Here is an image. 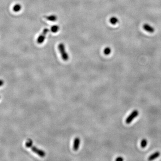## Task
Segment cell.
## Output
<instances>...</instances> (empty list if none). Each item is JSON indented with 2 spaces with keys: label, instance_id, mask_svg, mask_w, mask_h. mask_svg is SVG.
Here are the masks:
<instances>
[{
  "label": "cell",
  "instance_id": "13",
  "mask_svg": "<svg viewBox=\"0 0 161 161\" xmlns=\"http://www.w3.org/2000/svg\"><path fill=\"white\" fill-rule=\"evenodd\" d=\"M111 51V49L109 48V47H107V48H106L104 49V54L106 55H108L110 54Z\"/></svg>",
  "mask_w": 161,
  "mask_h": 161
},
{
  "label": "cell",
  "instance_id": "16",
  "mask_svg": "<svg viewBox=\"0 0 161 161\" xmlns=\"http://www.w3.org/2000/svg\"></svg>",
  "mask_w": 161,
  "mask_h": 161
},
{
  "label": "cell",
  "instance_id": "2",
  "mask_svg": "<svg viewBox=\"0 0 161 161\" xmlns=\"http://www.w3.org/2000/svg\"><path fill=\"white\" fill-rule=\"evenodd\" d=\"M59 51L61 56L62 59L64 61H67L69 59V54L66 51L65 45L63 43H61L58 45Z\"/></svg>",
  "mask_w": 161,
  "mask_h": 161
},
{
  "label": "cell",
  "instance_id": "11",
  "mask_svg": "<svg viewBox=\"0 0 161 161\" xmlns=\"http://www.w3.org/2000/svg\"><path fill=\"white\" fill-rule=\"evenodd\" d=\"M21 8H22L20 4H16L15 6H14L13 9L14 12H19L21 10Z\"/></svg>",
  "mask_w": 161,
  "mask_h": 161
},
{
  "label": "cell",
  "instance_id": "14",
  "mask_svg": "<svg viewBox=\"0 0 161 161\" xmlns=\"http://www.w3.org/2000/svg\"><path fill=\"white\" fill-rule=\"evenodd\" d=\"M123 158L121 157H119L116 159V161H123Z\"/></svg>",
  "mask_w": 161,
  "mask_h": 161
},
{
  "label": "cell",
  "instance_id": "10",
  "mask_svg": "<svg viewBox=\"0 0 161 161\" xmlns=\"http://www.w3.org/2000/svg\"><path fill=\"white\" fill-rule=\"evenodd\" d=\"M60 28L58 25H54L53 26H52L51 28V31L52 33H56V32H57L59 30Z\"/></svg>",
  "mask_w": 161,
  "mask_h": 161
},
{
  "label": "cell",
  "instance_id": "5",
  "mask_svg": "<svg viewBox=\"0 0 161 161\" xmlns=\"http://www.w3.org/2000/svg\"><path fill=\"white\" fill-rule=\"evenodd\" d=\"M80 144V138L78 137H76L74 140L73 144V149L74 151H77L78 150Z\"/></svg>",
  "mask_w": 161,
  "mask_h": 161
},
{
  "label": "cell",
  "instance_id": "7",
  "mask_svg": "<svg viewBox=\"0 0 161 161\" xmlns=\"http://www.w3.org/2000/svg\"><path fill=\"white\" fill-rule=\"evenodd\" d=\"M160 155V153L159 152H156L154 154H151V155L148 158V160L152 161L158 158Z\"/></svg>",
  "mask_w": 161,
  "mask_h": 161
},
{
  "label": "cell",
  "instance_id": "6",
  "mask_svg": "<svg viewBox=\"0 0 161 161\" xmlns=\"http://www.w3.org/2000/svg\"><path fill=\"white\" fill-rule=\"evenodd\" d=\"M143 28L145 31H147L149 33H153L154 32V31H155L154 28H153V27H152L150 25L147 24V23L144 24V25L143 26Z\"/></svg>",
  "mask_w": 161,
  "mask_h": 161
},
{
  "label": "cell",
  "instance_id": "1",
  "mask_svg": "<svg viewBox=\"0 0 161 161\" xmlns=\"http://www.w3.org/2000/svg\"><path fill=\"white\" fill-rule=\"evenodd\" d=\"M25 145L27 147L31 148L32 151L42 158H44L46 156V153L44 151L38 149V148L34 146L33 144V141L31 139L28 140V141L26 142Z\"/></svg>",
  "mask_w": 161,
  "mask_h": 161
},
{
  "label": "cell",
  "instance_id": "4",
  "mask_svg": "<svg viewBox=\"0 0 161 161\" xmlns=\"http://www.w3.org/2000/svg\"><path fill=\"white\" fill-rule=\"evenodd\" d=\"M139 112L137 110H134L131 113L129 116L126 119L125 122L127 124L130 123L134 119L138 116Z\"/></svg>",
  "mask_w": 161,
  "mask_h": 161
},
{
  "label": "cell",
  "instance_id": "9",
  "mask_svg": "<svg viewBox=\"0 0 161 161\" xmlns=\"http://www.w3.org/2000/svg\"><path fill=\"white\" fill-rule=\"evenodd\" d=\"M109 21H110V22L111 24H112V25H116L117 23L118 22L119 20L117 17H112L110 18Z\"/></svg>",
  "mask_w": 161,
  "mask_h": 161
},
{
  "label": "cell",
  "instance_id": "8",
  "mask_svg": "<svg viewBox=\"0 0 161 161\" xmlns=\"http://www.w3.org/2000/svg\"><path fill=\"white\" fill-rule=\"evenodd\" d=\"M45 17L48 20L51 21V22H55L57 20V17H56V16L55 15H49V16H45Z\"/></svg>",
  "mask_w": 161,
  "mask_h": 161
},
{
  "label": "cell",
  "instance_id": "12",
  "mask_svg": "<svg viewBox=\"0 0 161 161\" xmlns=\"http://www.w3.org/2000/svg\"><path fill=\"white\" fill-rule=\"evenodd\" d=\"M147 141L146 139H142V140L141 141V147L142 148H143L145 147L146 146V145H147Z\"/></svg>",
  "mask_w": 161,
  "mask_h": 161
},
{
  "label": "cell",
  "instance_id": "15",
  "mask_svg": "<svg viewBox=\"0 0 161 161\" xmlns=\"http://www.w3.org/2000/svg\"><path fill=\"white\" fill-rule=\"evenodd\" d=\"M4 84V82L3 80H0V86H2Z\"/></svg>",
  "mask_w": 161,
  "mask_h": 161
},
{
  "label": "cell",
  "instance_id": "3",
  "mask_svg": "<svg viewBox=\"0 0 161 161\" xmlns=\"http://www.w3.org/2000/svg\"><path fill=\"white\" fill-rule=\"evenodd\" d=\"M49 31V30L48 28H45L43 31L42 33L40 34L37 39V42L38 44H42L44 41L45 39L46 38V35L48 34Z\"/></svg>",
  "mask_w": 161,
  "mask_h": 161
}]
</instances>
